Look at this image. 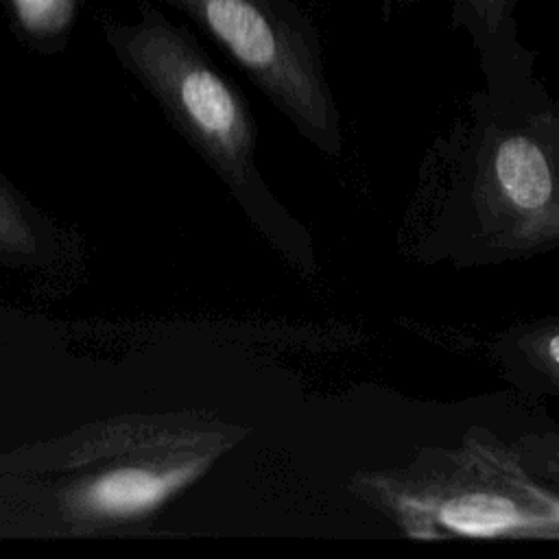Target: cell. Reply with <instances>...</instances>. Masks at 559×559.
Returning <instances> with one entry per match:
<instances>
[{"instance_id":"6da1fadb","label":"cell","mask_w":559,"mask_h":559,"mask_svg":"<svg viewBox=\"0 0 559 559\" xmlns=\"http://www.w3.org/2000/svg\"><path fill=\"white\" fill-rule=\"evenodd\" d=\"M103 35L118 63L223 179L253 227L297 271L312 273L308 234L275 199L255 166V118L197 37L153 4H142L133 22L105 20Z\"/></svg>"},{"instance_id":"7a4b0ae2","label":"cell","mask_w":559,"mask_h":559,"mask_svg":"<svg viewBox=\"0 0 559 559\" xmlns=\"http://www.w3.org/2000/svg\"><path fill=\"white\" fill-rule=\"evenodd\" d=\"M349 489L406 535L559 539V489L526 469L518 450L472 428L456 448L408 465L360 472Z\"/></svg>"},{"instance_id":"3957f363","label":"cell","mask_w":559,"mask_h":559,"mask_svg":"<svg viewBox=\"0 0 559 559\" xmlns=\"http://www.w3.org/2000/svg\"><path fill=\"white\" fill-rule=\"evenodd\" d=\"M245 430L203 417H124L94 428L61 469L57 507L72 533L144 520L197 483Z\"/></svg>"},{"instance_id":"277c9868","label":"cell","mask_w":559,"mask_h":559,"mask_svg":"<svg viewBox=\"0 0 559 559\" xmlns=\"http://www.w3.org/2000/svg\"><path fill=\"white\" fill-rule=\"evenodd\" d=\"M205 31L321 153L343 146L319 33L297 0H164Z\"/></svg>"},{"instance_id":"5b68a950","label":"cell","mask_w":559,"mask_h":559,"mask_svg":"<svg viewBox=\"0 0 559 559\" xmlns=\"http://www.w3.org/2000/svg\"><path fill=\"white\" fill-rule=\"evenodd\" d=\"M559 116L539 114L526 122L491 124L480 157V186L489 203L513 218H542L557 190L555 144L548 140Z\"/></svg>"},{"instance_id":"8992f818","label":"cell","mask_w":559,"mask_h":559,"mask_svg":"<svg viewBox=\"0 0 559 559\" xmlns=\"http://www.w3.org/2000/svg\"><path fill=\"white\" fill-rule=\"evenodd\" d=\"M491 354L502 376L518 389L559 395V317L502 332Z\"/></svg>"},{"instance_id":"52a82bcc","label":"cell","mask_w":559,"mask_h":559,"mask_svg":"<svg viewBox=\"0 0 559 559\" xmlns=\"http://www.w3.org/2000/svg\"><path fill=\"white\" fill-rule=\"evenodd\" d=\"M55 258L50 221L0 173V266L41 269Z\"/></svg>"},{"instance_id":"ba28073f","label":"cell","mask_w":559,"mask_h":559,"mask_svg":"<svg viewBox=\"0 0 559 559\" xmlns=\"http://www.w3.org/2000/svg\"><path fill=\"white\" fill-rule=\"evenodd\" d=\"M83 0H4L17 39L37 52H59L81 15Z\"/></svg>"},{"instance_id":"9c48e42d","label":"cell","mask_w":559,"mask_h":559,"mask_svg":"<svg viewBox=\"0 0 559 559\" xmlns=\"http://www.w3.org/2000/svg\"><path fill=\"white\" fill-rule=\"evenodd\" d=\"M522 0H452L454 17L463 22L476 37L478 46L489 50L496 44H507L511 31V13Z\"/></svg>"},{"instance_id":"30bf717a","label":"cell","mask_w":559,"mask_h":559,"mask_svg":"<svg viewBox=\"0 0 559 559\" xmlns=\"http://www.w3.org/2000/svg\"><path fill=\"white\" fill-rule=\"evenodd\" d=\"M513 448L528 472L559 489V430L526 432L513 441Z\"/></svg>"}]
</instances>
